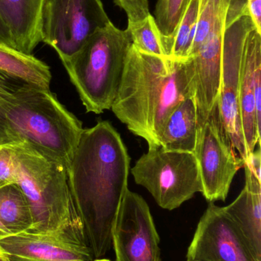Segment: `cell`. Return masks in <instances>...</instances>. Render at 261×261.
I'll use <instances>...</instances> for the list:
<instances>
[{
    "mask_svg": "<svg viewBox=\"0 0 261 261\" xmlns=\"http://www.w3.org/2000/svg\"><path fill=\"white\" fill-rule=\"evenodd\" d=\"M130 158L108 121L83 130L67 168L69 184L93 258L112 247L111 229L128 189Z\"/></svg>",
    "mask_w": 261,
    "mask_h": 261,
    "instance_id": "cell-1",
    "label": "cell"
},
{
    "mask_svg": "<svg viewBox=\"0 0 261 261\" xmlns=\"http://www.w3.org/2000/svg\"><path fill=\"white\" fill-rule=\"evenodd\" d=\"M194 93L192 58L173 59L144 53L131 44L111 110L149 148L160 147L165 121L177 106Z\"/></svg>",
    "mask_w": 261,
    "mask_h": 261,
    "instance_id": "cell-2",
    "label": "cell"
},
{
    "mask_svg": "<svg viewBox=\"0 0 261 261\" xmlns=\"http://www.w3.org/2000/svg\"><path fill=\"white\" fill-rule=\"evenodd\" d=\"M13 156L16 184L32 212L31 232L84 231L69 184L65 166L37 151L27 143L9 144Z\"/></svg>",
    "mask_w": 261,
    "mask_h": 261,
    "instance_id": "cell-3",
    "label": "cell"
},
{
    "mask_svg": "<svg viewBox=\"0 0 261 261\" xmlns=\"http://www.w3.org/2000/svg\"><path fill=\"white\" fill-rule=\"evenodd\" d=\"M18 142L68 168L82 134V122L68 111L50 89L25 81L7 113Z\"/></svg>",
    "mask_w": 261,
    "mask_h": 261,
    "instance_id": "cell-4",
    "label": "cell"
},
{
    "mask_svg": "<svg viewBox=\"0 0 261 261\" xmlns=\"http://www.w3.org/2000/svg\"><path fill=\"white\" fill-rule=\"evenodd\" d=\"M131 44L127 31L110 22L63 64L87 113L111 110Z\"/></svg>",
    "mask_w": 261,
    "mask_h": 261,
    "instance_id": "cell-5",
    "label": "cell"
},
{
    "mask_svg": "<svg viewBox=\"0 0 261 261\" xmlns=\"http://www.w3.org/2000/svg\"><path fill=\"white\" fill-rule=\"evenodd\" d=\"M135 182L145 187L163 210H176L202 193L194 153L149 148L131 170Z\"/></svg>",
    "mask_w": 261,
    "mask_h": 261,
    "instance_id": "cell-6",
    "label": "cell"
},
{
    "mask_svg": "<svg viewBox=\"0 0 261 261\" xmlns=\"http://www.w3.org/2000/svg\"><path fill=\"white\" fill-rule=\"evenodd\" d=\"M110 22L101 0H43L41 42L52 47L63 64Z\"/></svg>",
    "mask_w": 261,
    "mask_h": 261,
    "instance_id": "cell-7",
    "label": "cell"
},
{
    "mask_svg": "<svg viewBox=\"0 0 261 261\" xmlns=\"http://www.w3.org/2000/svg\"><path fill=\"white\" fill-rule=\"evenodd\" d=\"M253 29L256 28L251 17L244 15L225 31L222 44L220 90L216 102L224 132L244 164L248 153L241 120L239 84L245 40Z\"/></svg>",
    "mask_w": 261,
    "mask_h": 261,
    "instance_id": "cell-8",
    "label": "cell"
},
{
    "mask_svg": "<svg viewBox=\"0 0 261 261\" xmlns=\"http://www.w3.org/2000/svg\"><path fill=\"white\" fill-rule=\"evenodd\" d=\"M194 154L204 197L210 202L226 200L233 179L244 163L224 132L216 104L199 130Z\"/></svg>",
    "mask_w": 261,
    "mask_h": 261,
    "instance_id": "cell-9",
    "label": "cell"
},
{
    "mask_svg": "<svg viewBox=\"0 0 261 261\" xmlns=\"http://www.w3.org/2000/svg\"><path fill=\"white\" fill-rule=\"evenodd\" d=\"M115 261H162L159 233L147 202L127 189L111 229Z\"/></svg>",
    "mask_w": 261,
    "mask_h": 261,
    "instance_id": "cell-10",
    "label": "cell"
},
{
    "mask_svg": "<svg viewBox=\"0 0 261 261\" xmlns=\"http://www.w3.org/2000/svg\"><path fill=\"white\" fill-rule=\"evenodd\" d=\"M186 261H261L223 207L210 202L201 217Z\"/></svg>",
    "mask_w": 261,
    "mask_h": 261,
    "instance_id": "cell-11",
    "label": "cell"
},
{
    "mask_svg": "<svg viewBox=\"0 0 261 261\" xmlns=\"http://www.w3.org/2000/svg\"><path fill=\"white\" fill-rule=\"evenodd\" d=\"M0 247L10 261H92L84 231H25L0 238Z\"/></svg>",
    "mask_w": 261,
    "mask_h": 261,
    "instance_id": "cell-12",
    "label": "cell"
},
{
    "mask_svg": "<svg viewBox=\"0 0 261 261\" xmlns=\"http://www.w3.org/2000/svg\"><path fill=\"white\" fill-rule=\"evenodd\" d=\"M260 73L261 33L253 29L245 40L239 84L241 120L248 154L260 142V128L256 120L254 99L256 77Z\"/></svg>",
    "mask_w": 261,
    "mask_h": 261,
    "instance_id": "cell-13",
    "label": "cell"
},
{
    "mask_svg": "<svg viewBox=\"0 0 261 261\" xmlns=\"http://www.w3.org/2000/svg\"><path fill=\"white\" fill-rule=\"evenodd\" d=\"M43 0H0V18L10 32L16 50L32 55L40 37Z\"/></svg>",
    "mask_w": 261,
    "mask_h": 261,
    "instance_id": "cell-14",
    "label": "cell"
},
{
    "mask_svg": "<svg viewBox=\"0 0 261 261\" xmlns=\"http://www.w3.org/2000/svg\"><path fill=\"white\" fill-rule=\"evenodd\" d=\"M243 167L245 187L235 200L223 208L261 259V182L247 166Z\"/></svg>",
    "mask_w": 261,
    "mask_h": 261,
    "instance_id": "cell-15",
    "label": "cell"
},
{
    "mask_svg": "<svg viewBox=\"0 0 261 261\" xmlns=\"http://www.w3.org/2000/svg\"><path fill=\"white\" fill-rule=\"evenodd\" d=\"M198 133L197 112L193 93L177 106L165 121L159 144L168 151L194 153Z\"/></svg>",
    "mask_w": 261,
    "mask_h": 261,
    "instance_id": "cell-16",
    "label": "cell"
},
{
    "mask_svg": "<svg viewBox=\"0 0 261 261\" xmlns=\"http://www.w3.org/2000/svg\"><path fill=\"white\" fill-rule=\"evenodd\" d=\"M0 70L45 89H50V67L33 55H26L0 41Z\"/></svg>",
    "mask_w": 261,
    "mask_h": 261,
    "instance_id": "cell-17",
    "label": "cell"
},
{
    "mask_svg": "<svg viewBox=\"0 0 261 261\" xmlns=\"http://www.w3.org/2000/svg\"><path fill=\"white\" fill-rule=\"evenodd\" d=\"M0 221L11 234L32 228L33 219L29 202L17 184L0 188Z\"/></svg>",
    "mask_w": 261,
    "mask_h": 261,
    "instance_id": "cell-18",
    "label": "cell"
},
{
    "mask_svg": "<svg viewBox=\"0 0 261 261\" xmlns=\"http://www.w3.org/2000/svg\"><path fill=\"white\" fill-rule=\"evenodd\" d=\"M201 0H189L186 9L171 37L162 38L167 58L186 60L190 58L200 12Z\"/></svg>",
    "mask_w": 261,
    "mask_h": 261,
    "instance_id": "cell-19",
    "label": "cell"
},
{
    "mask_svg": "<svg viewBox=\"0 0 261 261\" xmlns=\"http://www.w3.org/2000/svg\"><path fill=\"white\" fill-rule=\"evenodd\" d=\"M126 30L132 44L138 50L149 55L167 57L162 46V34L151 14L136 22L128 21Z\"/></svg>",
    "mask_w": 261,
    "mask_h": 261,
    "instance_id": "cell-20",
    "label": "cell"
},
{
    "mask_svg": "<svg viewBox=\"0 0 261 261\" xmlns=\"http://www.w3.org/2000/svg\"><path fill=\"white\" fill-rule=\"evenodd\" d=\"M25 81L0 70V145L19 143L9 127L7 113L17 90Z\"/></svg>",
    "mask_w": 261,
    "mask_h": 261,
    "instance_id": "cell-21",
    "label": "cell"
},
{
    "mask_svg": "<svg viewBox=\"0 0 261 261\" xmlns=\"http://www.w3.org/2000/svg\"><path fill=\"white\" fill-rule=\"evenodd\" d=\"M188 2L189 0H157L153 17L162 38L172 36Z\"/></svg>",
    "mask_w": 261,
    "mask_h": 261,
    "instance_id": "cell-22",
    "label": "cell"
},
{
    "mask_svg": "<svg viewBox=\"0 0 261 261\" xmlns=\"http://www.w3.org/2000/svg\"><path fill=\"white\" fill-rule=\"evenodd\" d=\"M16 184L13 156L9 144L0 145V188Z\"/></svg>",
    "mask_w": 261,
    "mask_h": 261,
    "instance_id": "cell-23",
    "label": "cell"
},
{
    "mask_svg": "<svg viewBox=\"0 0 261 261\" xmlns=\"http://www.w3.org/2000/svg\"><path fill=\"white\" fill-rule=\"evenodd\" d=\"M127 14L128 21L136 22L150 15L148 0H113Z\"/></svg>",
    "mask_w": 261,
    "mask_h": 261,
    "instance_id": "cell-24",
    "label": "cell"
},
{
    "mask_svg": "<svg viewBox=\"0 0 261 261\" xmlns=\"http://www.w3.org/2000/svg\"><path fill=\"white\" fill-rule=\"evenodd\" d=\"M244 165L250 169L255 177L261 182V153L260 147L248 154Z\"/></svg>",
    "mask_w": 261,
    "mask_h": 261,
    "instance_id": "cell-25",
    "label": "cell"
},
{
    "mask_svg": "<svg viewBox=\"0 0 261 261\" xmlns=\"http://www.w3.org/2000/svg\"><path fill=\"white\" fill-rule=\"evenodd\" d=\"M248 8L256 29L261 33V0H248Z\"/></svg>",
    "mask_w": 261,
    "mask_h": 261,
    "instance_id": "cell-26",
    "label": "cell"
},
{
    "mask_svg": "<svg viewBox=\"0 0 261 261\" xmlns=\"http://www.w3.org/2000/svg\"><path fill=\"white\" fill-rule=\"evenodd\" d=\"M0 41L15 48L9 29L0 18Z\"/></svg>",
    "mask_w": 261,
    "mask_h": 261,
    "instance_id": "cell-27",
    "label": "cell"
},
{
    "mask_svg": "<svg viewBox=\"0 0 261 261\" xmlns=\"http://www.w3.org/2000/svg\"><path fill=\"white\" fill-rule=\"evenodd\" d=\"M8 236H11V233L9 232V230L5 227V225L0 221V238Z\"/></svg>",
    "mask_w": 261,
    "mask_h": 261,
    "instance_id": "cell-28",
    "label": "cell"
},
{
    "mask_svg": "<svg viewBox=\"0 0 261 261\" xmlns=\"http://www.w3.org/2000/svg\"><path fill=\"white\" fill-rule=\"evenodd\" d=\"M0 261H10L9 257H7V255L5 254L4 251L2 249L1 247H0Z\"/></svg>",
    "mask_w": 261,
    "mask_h": 261,
    "instance_id": "cell-29",
    "label": "cell"
},
{
    "mask_svg": "<svg viewBox=\"0 0 261 261\" xmlns=\"http://www.w3.org/2000/svg\"><path fill=\"white\" fill-rule=\"evenodd\" d=\"M92 261H111V260H108V259L102 258V257H101V258L93 259V260Z\"/></svg>",
    "mask_w": 261,
    "mask_h": 261,
    "instance_id": "cell-30",
    "label": "cell"
}]
</instances>
